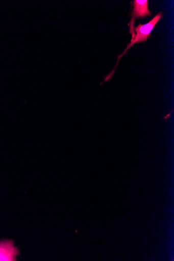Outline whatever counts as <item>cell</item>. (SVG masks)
<instances>
[{"instance_id": "obj_2", "label": "cell", "mask_w": 174, "mask_h": 261, "mask_svg": "<svg viewBox=\"0 0 174 261\" xmlns=\"http://www.w3.org/2000/svg\"><path fill=\"white\" fill-rule=\"evenodd\" d=\"M152 15V13L148 9L147 0H135L134 1V9L132 14L130 29V32L132 34V40L135 36L133 27L135 19L138 17H144Z\"/></svg>"}, {"instance_id": "obj_1", "label": "cell", "mask_w": 174, "mask_h": 261, "mask_svg": "<svg viewBox=\"0 0 174 261\" xmlns=\"http://www.w3.org/2000/svg\"><path fill=\"white\" fill-rule=\"evenodd\" d=\"M163 17V14L162 12H160L151 21H149L146 24L142 25L139 24L137 28H135V32H136V35H135V38L133 40H131V42L128 45L127 48L124 51L123 53H122L121 55H120L117 59V63L114 68V69L112 71V72L108 75L105 78V82H107L110 80L113 75L114 74L115 68L118 65V63L119 60V59L121 58L123 55H126L127 54V51L130 48V47L135 44L136 43H140L141 42H145L147 40L148 37L151 36V33L155 26L157 24V23Z\"/></svg>"}, {"instance_id": "obj_3", "label": "cell", "mask_w": 174, "mask_h": 261, "mask_svg": "<svg viewBox=\"0 0 174 261\" xmlns=\"http://www.w3.org/2000/svg\"><path fill=\"white\" fill-rule=\"evenodd\" d=\"M18 249L14 246L13 241H0V260H16Z\"/></svg>"}, {"instance_id": "obj_4", "label": "cell", "mask_w": 174, "mask_h": 261, "mask_svg": "<svg viewBox=\"0 0 174 261\" xmlns=\"http://www.w3.org/2000/svg\"><path fill=\"white\" fill-rule=\"evenodd\" d=\"M172 112V111L171 113H169L168 114H167V115L165 116H164V118H163V119H164V120H167V118L170 116V114H171V113Z\"/></svg>"}]
</instances>
